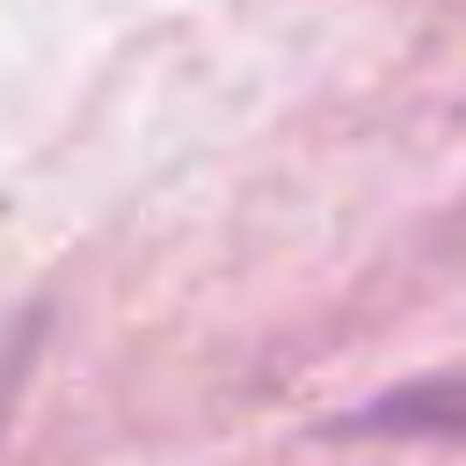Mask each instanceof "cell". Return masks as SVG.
<instances>
[{
    "instance_id": "6da1fadb",
    "label": "cell",
    "mask_w": 466,
    "mask_h": 466,
    "mask_svg": "<svg viewBox=\"0 0 466 466\" xmlns=\"http://www.w3.org/2000/svg\"><path fill=\"white\" fill-rule=\"evenodd\" d=\"M328 444H444L466 451V371H430L408 386H386L328 422Z\"/></svg>"
},
{
    "instance_id": "7a4b0ae2",
    "label": "cell",
    "mask_w": 466,
    "mask_h": 466,
    "mask_svg": "<svg viewBox=\"0 0 466 466\" xmlns=\"http://www.w3.org/2000/svg\"><path fill=\"white\" fill-rule=\"evenodd\" d=\"M44 335H51V313H44L36 299H29V306H15V313L0 320V444H7L15 415H22L29 371H36V357H44Z\"/></svg>"
}]
</instances>
